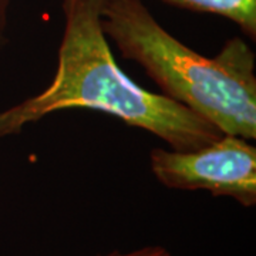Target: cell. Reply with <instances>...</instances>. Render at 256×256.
<instances>
[{
    "instance_id": "cell-1",
    "label": "cell",
    "mask_w": 256,
    "mask_h": 256,
    "mask_svg": "<svg viewBox=\"0 0 256 256\" xmlns=\"http://www.w3.org/2000/svg\"><path fill=\"white\" fill-rule=\"evenodd\" d=\"M104 0H62L63 34L54 77L43 92L0 111V138L63 110H96L161 138L175 151H191L222 136L218 128L162 94L148 92L124 73L102 32Z\"/></svg>"
},
{
    "instance_id": "cell-2",
    "label": "cell",
    "mask_w": 256,
    "mask_h": 256,
    "mask_svg": "<svg viewBox=\"0 0 256 256\" xmlns=\"http://www.w3.org/2000/svg\"><path fill=\"white\" fill-rule=\"evenodd\" d=\"M101 24L122 58L140 64L162 96L222 134L255 141V53L245 40L232 37L216 56H202L165 30L142 0H104Z\"/></svg>"
},
{
    "instance_id": "cell-5",
    "label": "cell",
    "mask_w": 256,
    "mask_h": 256,
    "mask_svg": "<svg viewBox=\"0 0 256 256\" xmlns=\"http://www.w3.org/2000/svg\"><path fill=\"white\" fill-rule=\"evenodd\" d=\"M104 256H172L165 248L162 246H144L137 250L121 254V252H111L108 255Z\"/></svg>"
},
{
    "instance_id": "cell-4",
    "label": "cell",
    "mask_w": 256,
    "mask_h": 256,
    "mask_svg": "<svg viewBox=\"0 0 256 256\" xmlns=\"http://www.w3.org/2000/svg\"><path fill=\"white\" fill-rule=\"evenodd\" d=\"M180 9L210 13L235 23L240 32L256 40V0H162Z\"/></svg>"
},
{
    "instance_id": "cell-3",
    "label": "cell",
    "mask_w": 256,
    "mask_h": 256,
    "mask_svg": "<svg viewBox=\"0 0 256 256\" xmlns=\"http://www.w3.org/2000/svg\"><path fill=\"white\" fill-rule=\"evenodd\" d=\"M246 138L222 134L191 151L154 148L150 170L170 190L208 191L244 206L256 204V146Z\"/></svg>"
},
{
    "instance_id": "cell-6",
    "label": "cell",
    "mask_w": 256,
    "mask_h": 256,
    "mask_svg": "<svg viewBox=\"0 0 256 256\" xmlns=\"http://www.w3.org/2000/svg\"><path fill=\"white\" fill-rule=\"evenodd\" d=\"M9 8L10 0H0V47L3 46L6 37V28H8V20H9Z\"/></svg>"
}]
</instances>
